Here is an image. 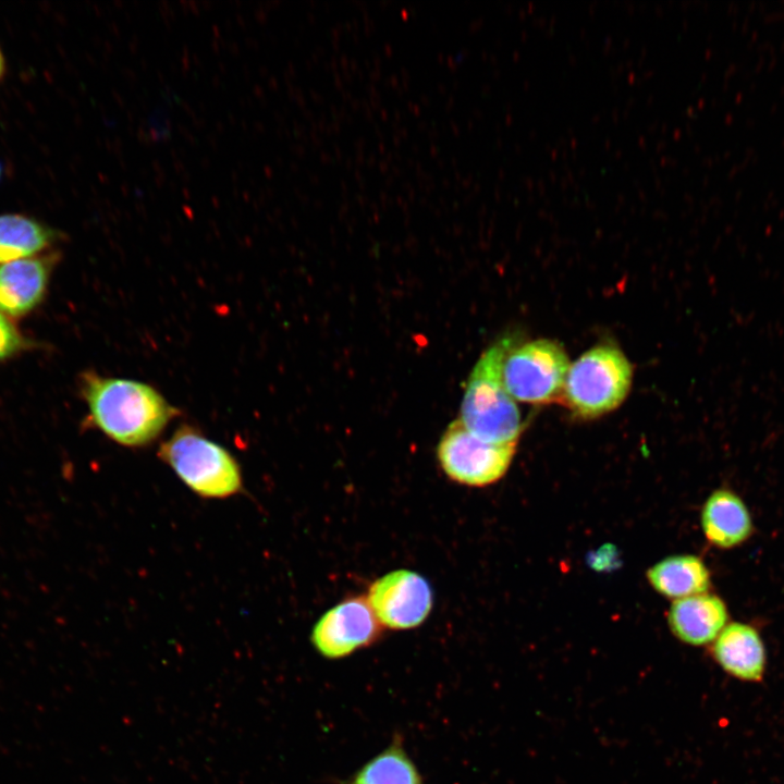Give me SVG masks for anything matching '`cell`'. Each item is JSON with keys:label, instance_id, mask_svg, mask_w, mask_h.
<instances>
[{"label": "cell", "instance_id": "6da1fadb", "mask_svg": "<svg viewBox=\"0 0 784 784\" xmlns=\"http://www.w3.org/2000/svg\"><path fill=\"white\" fill-rule=\"evenodd\" d=\"M79 391L91 424L130 448L151 443L179 414L155 388L132 379L85 372Z\"/></svg>", "mask_w": 784, "mask_h": 784}, {"label": "cell", "instance_id": "7a4b0ae2", "mask_svg": "<svg viewBox=\"0 0 784 784\" xmlns=\"http://www.w3.org/2000/svg\"><path fill=\"white\" fill-rule=\"evenodd\" d=\"M514 339L505 336L483 352L468 378L460 420L480 440L516 443L522 432L519 409L502 380V366Z\"/></svg>", "mask_w": 784, "mask_h": 784}, {"label": "cell", "instance_id": "3957f363", "mask_svg": "<svg viewBox=\"0 0 784 784\" xmlns=\"http://www.w3.org/2000/svg\"><path fill=\"white\" fill-rule=\"evenodd\" d=\"M158 455L203 498L224 499L242 490L241 468L234 456L188 425L163 441Z\"/></svg>", "mask_w": 784, "mask_h": 784}, {"label": "cell", "instance_id": "277c9868", "mask_svg": "<svg viewBox=\"0 0 784 784\" xmlns=\"http://www.w3.org/2000/svg\"><path fill=\"white\" fill-rule=\"evenodd\" d=\"M632 379V365L623 352L598 345L569 365L562 394L575 415L596 418L621 405Z\"/></svg>", "mask_w": 784, "mask_h": 784}, {"label": "cell", "instance_id": "5b68a950", "mask_svg": "<svg viewBox=\"0 0 784 784\" xmlns=\"http://www.w3.org/2000/svg\"><path fill=\"white\" fill-rule=\"evenodd\" d=\"M569 365L567 354L559 343L535 340L507 352L502 380L514 400L549 403L562 394Z\"/></svg>", "mask_w": 784, "mask_h": 784}, {"label": "cell", "instance_id": "8992f818", "mask_svg": "<svg viewBox=\"0 0 784 784\" xmlns=\"http://www.w3.org/2000/svg\"><path fill=\"white\" fill-rule=\"evenodd\" d=\"M515 445L485 442L455 419L438 442L437 458L443 473L454 482L486 487L505 475L515 454Z\"/></svg>", "mask_w": 784, "mask_h": 784}, {"label": "cell", "instance_id": "52a82bcc", "mask_svg": "<svg viewBox=\"0 0 784 784\" xmlns=\"http://www.w3.org/2000/svg\"><path fill=\"white\" fill-rule=\"evenodd\" d=\"M367 601L383 627L405 630L418 627L433 607V591L426 577L411 569H395L377 578Z\"/></svg>", "mask_w": 784, "mask_h": 784}, {"label": "cell", "instance_id": "ba28073f", "mask_svg": "<svg viewBox=\"0 0 784 784\" xmlns=\"http://www.w3.org/2000/svg\"><path fill=\"white\" fill-rule=\"evenodd\" d=\"M382 627L366 596H354L322 614L314 625L311 641L322 656L339 659L375 642Z\"/></svg>", "mask_w": 784, "mask_h": 784}, {"label": "cell", "instance_id": "9c48e42d", "mask_svg": "<svg viewBox=\"0 0 784 784\" xmlns=\"http://www.w3.org/2000/svg\"><path fill=\"white\" fill-rule=\"evenodd\" d=\"M54 258L33 256L0 265V313L20 318L45 298Z\"/></svg>", "mask_w": 784, "mask_h": 784}, {"label": "cell", "instance_id": "30bf717a", "mask_svg": "<svg viewBox=\"0 0 784 784\" xmlns=\"http://www.w3.org/2000/svg\"><path fill=\"white\" fill-rule=\"evenodd\" d=\"M727 618L724 601L708 592L673 600L667 613L673 635L693 646L713 641L726 626Z\"/></svg>", "mask_w": 784, "mask_h": 784}, {"label": "cell", "instance_id": "8fae6325", "mask_svg": "<svg viewBox=\"0 0 784 784\" xmlns=\"http://www.w3.org/2000/svg\"><path fill=\"white\" fill-rule=\"evenodd\" d=\"M701 527L707 540L716 548L732 549L752 534V520L744 501L728 489L714 490L701 510Z\"/></svg>", "mask_w": 784, "mask_h": 784}, {"label": "cell", "instance_id": "7c38bea8", "mask_svg": "<svg viewBox=\"0 0 784 784\" xmlns=\"http://www.w3.org/2000/svg\"><path fill=\"white\" fill-rule=\"evenodd\" d=\"M715 661L728 674L744 681H759L765 666V650L759 633L739 622L726 624L712 646Z\"/></svg>", "mask_w": 784, "mask_h": 784}, {"label": "cell", "instance_id": "4fadbf2b", "mask_svg": "<svg viewBox=\"0 0 784 784\" xmlns=\"http://www.w3.org/2000/svg\"><path fill=\"white\" fill-rule=\"evenodd\" d=\"M647 579L657 592L673 600L707 592L711 584L707 565L693 554L659 561L647 571Z\"/></svg>", "mask_w": 784, "mask_h": 784}, {"label": "cell", "instance_id": "5bb4252c", "mask_svg": "<svg viewBox=\"0 0 784 784\" xmlns=\"http://www.w3.org/2000/svg\"><path fill=\"white\" fill-rule=\"evenodd\" d=\"M57 238L52 229L30 217L0 215V265L37 256Z\"/></svg>", "mask_w": 784, "mask_h": 784}, {"label": "cell", "instance_id": "9a60e30c", "mask_svg": "<svg viewBox=\"0 0 784 784\" xmlns=\"http://www.w3.org/2000/svg\"><path fill=\"white\" fill-rule=\"evenodd\" d=\"M351 784H422L420 776L400 747L392 746L366 763Z\"/></svg>", "mask_w": 784, "mask_h": 784}, {"label": "cell", "instance_id": "2e32d148", "mask_svg": "<svg viewBox=\"0 0 784 784\" xmlns=\"http://www.w3.org/2000/svg\"><path fill=\"white\" fill-rule=\"evenodd\" d=\"M34 347L11 319L0 313V364Z\"/></svg>", "mask_w": 784, "mask_h": 784}, {"label": "cell", "instance_id": "e0dca14e", "mask_svg": "<svg viewBox=\"0 0 784 784\" xmlns=\"http://www.w3.org/2000/svg\"><path fill=\"white\" fill-rule=\"evenodd\" d=\"M3 72H4V58H3V54H2V52H1V50H0V78H1L2 75H3Z\"/></svg>", "mask_w": 784, "mask_h": 784}]
</instances>
